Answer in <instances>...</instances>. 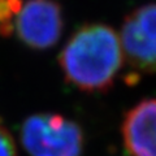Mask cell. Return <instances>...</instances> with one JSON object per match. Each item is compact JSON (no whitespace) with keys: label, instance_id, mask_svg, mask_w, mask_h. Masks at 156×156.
Returning <instances> with one entry per match:
<instances>
[{"label":"cell","instance_id":"2","mask_svg":"<svg viewBox=\"0 0 156 156\" xmlns=\"http://www.w3.org/2000/svg\"><path fill=\"white\" fill-rule=\"evenodd\" d=\"M21 142L30 156H81L85 136L81 126L56 113H38L23 121Z\"/></svg>","mask_w":156,"mask_h":156},{"label":"cell","instance_id":"3","mask_svg":"<svg viewBox=\"0 0 156 156\" xmlns=\"http://www.w3.org/2000/svg\"><path fill=\"white\" fill-rule=\"evenodd\" d=\"M119 38L124 60L135 74L156 73V3L129 13Z\"/></svg>","mask_w":156,"mask_h":156},{"label":"cell","instance_id":"5","mask_svg":"<svg viewBox=\"0 0 156 156\" xmlns=\"http://www.w3.org/2000/svg\"><path fill=\"white\" fill-rule=\"evenodd\" d=\"M121 135L129 156H156V98L140 100L126 112Z\"/></svg>","mask_w":156,"mask_h":156},{"label":"cell","instance_id":"4","mask_svg":"<svg viewBox=\"0 0 156 156\" xmlns=\"http://www.w3.org/2000/svg\"><path fill=\"white\" fill-rule=\"evenodd\" d=\"M61 7L56 0H27L16 16L17 35L34 50H47L58 42L62 31Z\"/></svg>","mask_w":156,"mask_h":156},{"label":"cell","instance_id":"6","mask_svg":"<svg viewBox=\"0 0 156 156\" xmlns=\"http://www.w3.org/2000/svg\"><path fill=\"white\" fill-rule=\"evenodd\" d=\"M22 7V0H0V35L8 37L13 31V20Z\"/></svg>","mask_w":156,"mask_h":156},{"label":"cell","instance_id":"1","mask_svg":"<svg viewBox=\"0 0 156 156\" xmlns=\"http://www.w3.org/2000/svg\"><path fill=\"white\" fill-rule=\"evenodd\" d=\"M58 62L66 82L81 91H108L124 64L119 34L104 23H87L68 41Z\"/></svg>","mask_w":156,"mask_h":156},{"label":"cell","instance_id":"7","mask_svg":"<svg viewBox=\"0 0 156 156\" xmlns=\"http://www.w3.org/2000/svg\"><path fill=\"white\" fill-rule=\"evenodd\" d=\"M0 156H17L14 140L3 124H0Z\"/></svg>","mask_w":156,"mask_h":156}]
</instances>
